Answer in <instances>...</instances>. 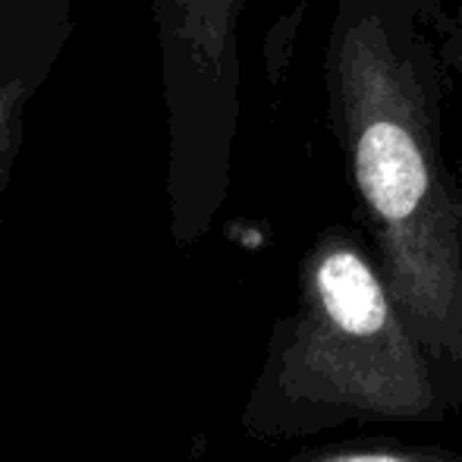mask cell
Segmentation results:
<instances>
[{
	"label": "cell",
	"mask_w": 462,
	"mask_h": 462,
	"mask_svg": "<svg viewBox=\"0 0 462 462\" xmlns=\"http://www.w3.org/2000/svg\"><path fill=\"white\" fill-rule=\"evenodd\" d=\"M412 4H428L425 10L421 6H415V10L425 13L434 23V29L440 32V42H444L440 57L462 79V0H412Z\"/></svg>",
	"instance_id": "obj_6"
},
{
	"label": "cell",
	"mask_w": 462,
	"mask_h": 462,
	"mask_svg": "<svg viewBox=\"0 0 462 462\" xmlns=\"http://www.w3.org/2000/svg\"><path fill=\"white\" fill-rule=\"evenodd\" d=\"M167 107V205L180 249L217 217L239 114V29L252 0H148Z\"/></svg>",
	"instance_id": "obj_3"
},
{
	"label": "cell",
	"mask_w": 462,
	"mask_h": 462,
	"mask_svg": "<svg viewBox=\"0 0 462 462\" xmlns=\"http://www.w3.org/2000/svg\"><path fill=\"white\" fill-rule=\"evenodd\" d=\"M76 29V0H0V226L25 116Z\"/></svg>",
	"instance_id": "obj_4"
},
{
	"label": "cell",
	"mask_w": 462,
	"mask_h": 462,
	"mask_svg": "<svg viewBox=\"0 0 462 462\" xmlns=\"http://www.w3.org/2000/svg\"><path fill=\"white\" fill-rule=\"evenodd\" d=\"M409 0H340L328 88L374 258L428 353L462 383V186L434 57Z\"/></svg>",
	"instance_id": "obj_1"
},
{
	"label": "cell",
	"mask_w": 462,
	"mask_h": 462,
	"mask_svg": "<svg viewBox=\"0 0 462 462\" xmlns=\"http://www.w3.org/2000/svg\"><path fill=\"white\" fill-rule=\"evenodd\" d=\"M462 383L419 340L377 258L346 226L309 245L296 305L277 318L239 415L258 444L321 438L346 425L447 421Z\"/></svg>",
	"instance_id": "obj_2"
},
{
	"label": "cell",
	"mask_w": 462,
	"mask_h": 462,
	"mask_svg": "<svg viewBox=\"0 0 462 462\" xmlns=\"http://www.w3.org/2000/svg\"><path fill=\"white\" fill-rule=\"evenodd\" d=\"M283 462H462V450L425 440H346L330 447H309Z\"/></svg>",
	"instance_id": "obj_5"
}]
</instances>
